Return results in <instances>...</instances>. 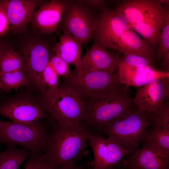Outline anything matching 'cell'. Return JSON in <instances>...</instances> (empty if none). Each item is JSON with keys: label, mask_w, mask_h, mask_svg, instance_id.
Returning a JSON list of instances; mask_svg holds the SVG:
<instances>
[{"label": "cell", "mask_w": 169, "mask_h": 169, "mask_svg": "<svg viewBox=\"0 0 169 169\" xmlns=\"http://www.w3.org/2000/svg\"><path fill=\"white\" fill-rule=\"evenodd\" d=\"M163 8L159 0H132L125 1L115 11L131 27L151 19Z\"/></svg>", "instance_id": "14"}, {"label": "cell", "mask_w": 169, "mask_h": 169, "mask_svg": "<svg viewBox=\"0 0 169 169\" xmlns=\"http://www.w3.org/2000/svg\"><path fill=\"white\" fill-rule=\"evenodd\" d=\"M118 62L123 65L136 68L153 67L154 65L153 60L134 54H124L121 58H118Z\"/></svg>", "instance_id": "25"}, {"label": "cell", "mask_w": 169, "mask_h": 169, "mask_svg": "<svg viewBox=\"0 0 169 169\" xmlns=\"http://www.w3.org/2000/svg\"><path fill=\"white\" fill-rule=\"evenodd\" d=\"M66 2L52 0L46 2L33 13L29 23L33 28L43 34L54 32L61 19Z\"/></svg>", "instance_id": "13"}, {"label": "cell", "mask_w": 169, "mask_h": 169, "mask_svg": "<svg viewBox=\"0 0 169 169\" xmlns=\"http://www.w3.org/2000/svg\"><path fill=\"white\" fill-rule=\"evenodd\" d=\"M49 62L56 71L58 76L67 77L71 74L69 64L63 59L54 55L50 57Z\"/></svg>", "instance_id": "28"}, {"label": "cell", "mask_w": 169, "mask_h": 169, "mask_svg": "<svg viewBox=\"0 0 169 169\" xmlns=\"http://www.w3.org/2000/svg\"><path fill=\"white\" fill-rule=\"evenodd\" d=\"M117 60L118 57L95 42L82 57L81 74L98 71L114 73L117 68Z\"/></svg>", "instance_id": "16"}, {"label": "cell", "mask_w": 169, "mask_h": 169, "mask_svg": "<svg viewBox=\"0 0 169 169\" xmlns=\"http://www.w3.org/2000/svg\"><path fill=\"white\" fill-rule=\"evenodd\" d=\"M88 143L94 154L90 169H112L122 166L124 157L133 152L113 140L90 133Z\"/></svg>", "instance_id": "7"}, {"label": "cell", "mask_w": 169, "mask_h": 169, "mask_svg": "<svg viewBox=\"0 0 169 169\" xmlns=\"http://www.w3.org/2000/svg\"><path fill=\"white\" fill-rule=\"evenodd\" d=\"M75 2H66L62 18L63 30L83 44L93 37L96 17L84 4Z\"/></svg>", "instance_id": "8"}, {"label": "cell", "mask_w": 169, "mask_h": 169, "mask_svg": "<svg viewBox=\"0 0 169 169\" xmlns=\"http://www.w3.org/2000/svg\"><path fill=\"white\" fill-rule=\"evenodd\" d=\"M63 32L59 41L54 45L53 51L55 55L69 65L74 66L76 73L81 74L82 44L67 32Z\"/></svg>", "instance_id": "19"}, {"label": "cell", "mask_w": 169, "mask_h": 169, "mask_svg": "<svg viewBox=\"0 0 169 169\" xmlns=\"http://www.w3.org/2000/svg\"><path fill=\"white\" fill-rule=\"evenodd\" d=\"M112 169H131L128 168V167H124L123 166H121L120 167L113 168Z\"/></svg>", "instance_id": "35"}, {"label": "cell", "mask_w": 169, "mask_h": 169, "mask_svg": "<svg viewBox=\"0 0 169 169\" xmlns=\"http://www.w3.org/2000/svg\"><path fill=\"white\" fill-rule=\"evenodd\" d=\"M156 55L160 59L169 58V13L166 15L159 38Z\"/></svg>", "instance_id": "24"}, {"label": "cell", "mask_w": 169, "mask_h": 169, "mask_svg": "<svg viewBox=\"0 0 169 169\" xmlns=\"http://www.w3.org/2000/svg\"><path fill=\"white\" fill-rule=\"evenodd\" d=\"M116 71L119 84L139 88L154 79L169 77V72L157 70L150 66L131 67L118 62Z\"/></svg>", "instance_id": "18"}, {"label": "cell", "mask_w": 169, "mask_h": 169, "mask_svg": "<svg viewBox=\"0 0 169 169\" xmlns=\"http://www.w3.org/2000/svg\"><path fill=\"white\" fill-rule=\"evenodd\" d=\"M42 161V154L31 156L25 165V169H39Z\"/></svg>", "instance_id": "30"}, {"label": "cell", "mask_w": 169, "mask_h": 169, "mask_svg": "<svg viewBox=\"0 0 169 169\" xmlns=\"http://www.w3.org/2000/svg\"><path fill=\"white\" fill-rule=\"evenodd\" d=\"M23 59L19 53L12 48L2 57L0 62V73L8 72L24 69Z\"/></svg>", "instance_id": "23"}, {"label": "cell", "mask_w": 169, "mask_h": 169, "mask_svg": "<svg viewBox=\"0 0 169 169\" xmlns=\"http://www.w3.org/2000/svg\"><path fill=\"white\" fill-rule=\"evenodd\" d=\"M58 76L56 71L49 61L42 73V79L43 84L48 89H57L59 87Z\"/></svg>", "instance_id": "27"}, {"label": "cell", "mask_w": 169, "mask_h": 169, "mask_svg": "<svg viewBox=\"0 0 169 169\" xmlns=\"http://www.w3.org/2000/svg\"><path fill=\"white\" fill-rule=\"evenodd\" d=\"M152 124L155 127L169 130V102L166 101L160 110L152 114Z\"/></svg>", "instance_id": "26"}, {"label": "cell", "mask_w": 169, "mask_h": 169, "mask_svg": "<svg viewBox=\"0 0 169 169\" xmlns=\"http://www.w3.org/2000/svg\"><path fill=\"white\" fill-rule=\"evenodd\" d=\"M22 57L24 63V69L30 83L42 94L44 93L47 89L43 83L42 74L50 57L48 47L41 42H33L24 49Z\"/></svg>", "instance_id": "12"}, {"label": "cell", "mask_w": 169, "mask_h": 169, "mask_svg": "<svg viewBox=\"0 0 169 169\" xmlns=\"http://www.w3.org/2000/svg\"><path fill=\"white\" fill-rule=\"evenodd\" d=\"M30 152L26 149H19L15 146L0 151V169H18L22 163L29 156Z\"/></svg>", "instance_id": "21"}, {"label": "cell", "mask_w": 169, "mask_h": 169, "mask_svg": "<svg viewBox=\"0 0 169 169\" xmlns=\"http://www.w3.org/2000/svg\"><path fill=\"white\" fill-rule=\"evenodd\" d=\"M11 47L6 42L0 40V62L4 54L10 49Z\"/></svg>", "instance_id": "31"}, {"label": "cell", "mask_w": 169, "mask_h": 169, "mask_svg": "<svg viewBox=\"0 0 169 169\" xmlns=\"http://www.w3.org/2000/svg\"><path fill=\"white\" fill-rule=\"evenodd\" d=\"M152 124V114L133 109L101 126L94 133L105 135L133 152Z\"/></svg>", "instance_id": "4"}, {"label": "cell", "mask_w": 169, "mask_h": 169, "mask_svg": "<svg viewBox=\"0 0 169 169\" xmlns=\"http://www.w3.org/2000/svg\"><path fill=\"white\" fill-rule=\"evenodd\" d=\"M30 83L24 69L0 73V89L5 91L17 90Z\"/></svg>", "instance_id": "22"}, {"label": "cell", "mask_w": 169, "mask_h": 169, "mask_svg": "<svg viewBox=\"0 0 169 169\" xmlns=\"http://www.w3.org/2000/svg\"><path fill=\"white\" fill-rule=\"evenodd\" d=\"M144 134L142 144L150 145L169 157V130L151 125Z\"/></svg>", "instance_id": "20"}, {"label": "cell", "mask_w": 169, "mask_h": 169, "mask_svg": "<svg viewBox=\"0 0 169 169\" xmlns=\"http://www.w3.org/2000/svg\"><path fill=\"white\" fill-rule=\"evenodd\" d=\"M0 115L11 121L29 123L49 118L41 100L28 96H18L0 103Z\"/></svg>", "instance_id": "10"}, {"label": "cell", "mask_w": 169, "mask_h": 169, "mask_svg": "<svg viewBox=\"0 0 169 169\" xmlns=\"http://www.w3.org/2000/svg\"><path fill=\"white\" fill-rule=\"evenodd\" d=\"M5 4L11 30L23 33L36 8L46 2L38 0H5Z\"/></svg>", "instance_id": "15"}, {"label": "cell", "mask_w": 169, "mask_h": 169, "mask_svg": "<svg viewBox=\"0 0 169 169\" xmlns=\"http://www.w3.org/2000/svg\"><path fill=\"white\" fill-rule=\"evenodd\" d=\"M76 2L93 7L100 6L104 2L102 0H79Z\"/></svg>", "instance_id": "32"}, {"label": "cell", "mask_w": 169, "mask_h": 169, "mask_svg": "<svg viewBox=\"0 0 169 169\" xmlns=\"http://www.w3.org/2000/svg\"><path fill=\"white\" fill-rule=\"evenodd\" d=\"M49 133V128L40 120L22 123L0 120V143L22 146L31 156L44 153Z\"/></svg>", "instance_id": "6"}, {"label": "cell", "mask_w": 169, "mask_h": 169, "mask_svg": "<svg viewBox=\"0 0 169 169\" xmlns=\"http://www.w3.org/2000/svg\"><path fill=\"white\" fill-rule=\"evenodd\" d=\"M169 97V77L154 79L139 88L134 104L138 110L148 113H156Z\"/></svg>", "instance_id": "11"}, {"label": "cell", "mask_w": 169, "mask_h": 169, "mask_svg": "<svg viewBox=\"0 0 169 169\" xmlns=\"http://www.w3.org/2000/svg\"><path fill=\"white\" fill-rule=\"evenodd\" d=\"M10 24L7 14L4 0L0 1V38L4 36L10 29Z\"/></svg>", "instance_id": "29"}, {"label": "cell", "mask_w": 169, "mask_h": 169, "mask_svg": "<svg viewBox=\"0 0 169 169\" xmlns=\"http://www.w3.org/2000/svg\"><path fill=\"white\" fill-rule=\"evenodd\" d=\"M66 84L73 89L85 101L119 83L116 73L107 71L76 72L64 78Z\"/></svg>", "instance_id": "9"}, {"label": "cell", "mask_w": 169, "mask_h": 169, "mask_svg": "<svg viewBox=\"0 0 169 169\" xmlns=\"http://www.w3.org/2000/svg\"><path fill=\"white\" fill-rule=\"evenodd\" d=\"M43 159V158H42ZM39 169H53L48 165L43 160Z\"/></svg>", "instance_id": "34"}, {"label": "cell", "mask_w": 169, "mask_h": 169, "mask_svg": "<svg viewBox=\"0 0 169 169\" xmlns=\"http://www.w3.org/2000/svg\"><path fill=\"white\" fill-rule=\"evenodd\" d=\"M93 37L106 49L134 54L152 60L153 48L115 10L104 9L96 17Z\"/></svg>", "instance_id": "1"}, {"label": "cell", "mask_w": 169, "mask_h": 169, "mask_svg": "<svg viewBox=\"0 0 169 169\" xmlns=\"http://www.w3.org/2000/svg\"><path fill=\"white\" fill-rule=\"evenodd\" d=\"M128 87L118 83L85 101L83 122L91 133L133 109Z\"/></svg>", "instance_id": "3"}, {"label": "cell", "mask_w": 169, "mask_h": 169, "mask_svg": "<svg viewBox=\"0 0 169 169\" xmlns=\"http://www.w3.org/2000/svg\"><path fill=\"white\" fill-rule=\"evenodd\" d=\"M47 149L44 161L53 169L75 163L87 155V142L90 132L84 123L72 125L60 122L50 118Z\"/></svg>", "instance_id": "2"}, {"label": "cell", "mask_w": 169, "mask_h": 169, "mask_svg": "<svg viewBox=\"0 0 169 169\" xmlns=\"http://www.w3.org/2000/svg\"><path fill=\"white\" fill-rule=\"evenodd\" d=\"M142 145L129 159L124 160L123 166L131 169H169V157L150 145Z\"/></svg>", "instance_id": "17"}, {"label": "cell", "mask_w": 169, "mask_h": 169, "mask_svg": "<svg viewBox=\"0 0 169 169\" xmlns=\"http://www.w3.org/2000/svg\"><path fill=\"white\" fill-rule=\"evenodd\" d=\"M55 169H90V167L75 164L67 165L59 167Z\"/></svg>", "instance_id": "33"}, {"label": "cell", "mask_w": 169, "mask_h": 169, "mask_svg": "<svg viewBox=\"0 0 169 169\" xmlns=\"http://www.w3.org/2000/svg\"><path fill=\"white\" fill-rule=\"evenodd\" d=\"M44 110L52 119L72 125L84 123L85 102L67 85L56 89H47L40 100Z\"/></svg>", "instance_id": "5"}]
</instances>
